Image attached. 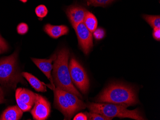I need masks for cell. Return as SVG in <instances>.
Returning a JSON list of instances; mask_svg holds the SVG:
<instances>
[{
  "instance_id": "6da1fadb",
  "label": "cell",
  "mask_w": 160,
  "mask_h": 120,
  "mask_svg": "<svg viewBox=\"0 0 160 120\" xmlns=\"http://www.w3.org/2000/svg\"><path fill=\"white\" fill-rule=\"evenodd\" d=\"M70 52L67 48H62L58 52L53 65L52 75L56 88L68 91L82 99V97L73 85L70 76L68 60Z\"/></svg>"
},
{
  "instance_id": "4316f807",
  "label": "cell",
  "mask_w": 160,
  "mask_h": 120,
  "mask_svg": "<svg viewBox=\"0 0 160 120\" xmlns=\"http://www.w3.org/2000/svg\"><path fill=\"white\" fill-rule=\"evenodd\" d=\"M5 102V100L4 98V92H3L2 88L0 86V104L3 103Z\"/></svg>"
},
{
  "instance_id": "cb8c5ba5",
  "label": "cell",
  "mask_w": 160,
  "mask_h": 120,
  "mask_svg": "<svg viewBox=\"0 0 160 120\" xmlns=\"http://www.w3.org/2000/svg\"><path fill=\"white\" fill-rule=\"evenodd\" d=\"M8 49V45L6 41L0 36V54L5 53Z\"/></svg>"
},
{
  "instance_id": "3957f363",
  "label": "cell",
  "mask_w": 160,
  "mask_h": 120,
  "mask_svg": "<svg viewBox=\"0 0 160 120\" xmlns=\"http://www.w3.org/2000/svg\"><path fill=\"white\" fill-rule=\"evenodd\" d=\"M90 111L97 113L107 118H129L137 120H145L139 109L129 110L127 106L113 103H89L87 105Z\"/></svg>"
},
{
  "instance_id": "ac0fdd59",
  "label": "cell",
  "mask_w": 160,
  "mask_h": 120,
  "mask_svg": "<svg viewBox=\"0 0 160 120\" xmlns=\"http://www.w3.org/2000/svg\"><path fill=\"white\" fill-rule=\"evenodd\" d=\"M114 0H86L89 5L105 7L112 3Z\"/></svg>"
},
{
  "instance_id": "484cf974",
  "label": "cell",
  "mask_w": 160,
  "mask_h": 120,
  "mask_svg": "<svg viewBox=\"0 0 160 120\" xmlns=\"http://www.w3.org/2000/svg\"><path fill=\"white\" fill-rule=\"evenodd\" d=\"M74 120H88L87 115L83 113H79L73 118Z\"/></svg>"
},
{
  "instance_id": "277c9868",
  "label": "cell",
  "mask_w": 160,
  "mask_h": 120,
  "mask_svg": "<svg viewBox=\"0 0 160 120\" xmlns=\"http://www.w3.org/2000/svg\"><path fill=\"white\" fill-rule=\"evenodd\" d=\"M17 52L0 60V83L7 87L15 89L19 82L24 83L22 74L17 67Z\"/></svg>"
},
{
  "instance_id": "83f0119b",
  "label": "cell",
  "mask_w": 160,
  "mask_h": 120,
  "mask_svg": "<svg viewBox=\"0 0 160 120\" xmlns=\"http://www.w3.org/2000/svg\"><path fill=\"white\" fill-rule=\"evenodd\" d=\"M19 1H21L22 2H24V3L27 2V1H28V0H19Z\"/></svg>"
},
{
  "instance_id": "8fae6325",
  "label": "cell",
  "mask_w": 160,
  "mask_h": 120,
  "mask_svg": "<svg viewBox=\"0 0 160 120\" xmlns=\"http://www.w3.org/2000/svg\"><path fill=\"white\" fill-rule=\"evenodd\" d=\"M62 90L65 97L66 98L73 115L78 111L86 108L87 106L86 104L84 103L82 100H80L78 97L70 92Z\"/></svg>"
},
{
  "instance_id": "ffe728a7",
  "label": "cell",
  "mask_w": 160,
  "mask_h": 120,
  "mask_svg": "<svg viewBox=\"0 0 160 120\" xmlns=\"http://www.w3.org/2000/svg\"><path fill=\"white\" fill-rule=\"evenodd\" d=\"M86 115H87V118L88 120H111L112 119L110 118H107L105 116L101 115V114L97 113H86Z\"/></svg>"
},
{
  "instance_id": "5bb4252c",
  "label": "cell",
  "mask_w": 160,
  "mask_h": 120,
  "mask_svg": "<svg viewBox=\"0 0 160 120\" xmlns=\"http://www.w3.org/2000/svg\"><path fill=\"white\" fill-rule=\"evenodd\" d=\"M16 96L18 97L23 103L32 106L36 100V94L31 90L22 88L16 90Z\"/></svg>"
},
{
  "instance_id": "2e32d148",
  "label": "cell",
  "mask_w": 160,
  "mask_h": 120,
  "mask_svg": "<svg viewBox=\"0 0 160 120\" xmlns=\"http://www.w3.org/2000/svg\"><path fill=\"white\" fill-rule=\"evenodd\" d=\"M83 24L91 33H93L97 29L98 20L94 15L88 11L83 20Z\"/></svg>"
},
{
  "instance_id": "52a82bcc",
  "label": "cell",
  "mask_w": 160,
  "mask_h": 120,
  "mask_svg": "<svg viewBox=\"0 0 160 120\" xmlns=\"http://www.w3.org/2000/svg\"><path fill=\"white\" fill-rule=\"evenodd\" d=\"M50 113V104L45 98L36 94L34 108L31 111L33 118L36 120H45Z\"/></svg>"
},
{
  "instance_id": "ba28073f",
  "label": "cell",
  "mask_w": 160,
  "mask_h": 120,
  "mask_svg": "<svg viewBox=\"0 0 160 120\" xmlns=\"http://www.w3.org/2000/svg\"><path fill=\"white\" fill-rule=\"evenodd\" d=\"M53 89L54 93V103L56 107L62 113L65 120H70L73 115L65 97L62 89L58 88Z\"/></svg>"
},
{
  "instance_id": "9c48e42d",
  "label": "cell",
  "mask_w": 160,
  "mask_h": 120,
  "mask_svg": "<svg viewBox=\"0 0 160 120\" xmlns=\"http://www.w3.org/2000/svg\"><path fill=\"white\" fill-rule=\"evenodd\" d=\"M88 11L82 6L78 5H72L67 8L66 10V15L72 26L83 23L84 17Z\"/></svg>"
},
{
  "instance_id": "9a60e30c",
  "label": "cell",
  "mask_w": 160,
  "mask_h": 120,
  "mask_svg": "<svg viewBox=\"0 0 160 120\" xmlns=\"http://www.w3.org/2000/svg\"><path fill=\"white\" fill-rule=\"evenodd\" d=\"M22 75L25 77L27 80L30 83L33 88L35 89L36 91L38 92H42L44 93L47 91V89L46 87V84L43 82L40 81L35 76H33L30 73L28 72H23L22 73Z\"/></svg>"
},
{
  "instance_id": "30bf717a",
  "label": "cell",
  "mask_w": 160,
  "mask_h": 120,
  "mask_svg": "<svg viewBox=\"0 0 160 120\" xmlns=\"http://www.w3.org/2000/svg\"><path fill=\"white\" fill-rule=\"evenodd\" d=\"M57 58V54H55L50 59H38L35 58H32L31 60L33 62L36 64L40 70L43 72L45 76L47 77L48 79L50 80L52 83V88H55V85L54 84L53 79L51 75L52 70L53 66L52 65V63Z\"/></svg>"
},
{
  "instance_id": "d6986e66",
  "label": "cell",
  "mask_w": 160,
  "mask_h": 120,
  "mask_svg": "<svg viewBox=\"0 0 160 120\" xmlns=\"http://www.w3.org/2000/svg\"><path fill=\"white\" fill-rule=\"evenodd\" d=\"M35 12L39 20H42L43 18L46 17L48 13V10L44 5H40L36 7Z\"/></svg>"
},
{
  "instance_id": "7c38bea8",
  "label": "cell",
  "mask_w": 160,
  "mask_h": 120,
  "mask_svg": "<svg viewBox=\"0 0 160 120\" xmlns=\"http://www.w3.org/2000/svg\"><path fill=\"white\" fill-rule=\"evenodd\" d=\"M45 32L52 38L57 39L64 35H67L69 32V28L66 26H52L47 24L45 26Z\"/></svg>"
},
{
  "instance_id": "d4e9b609",
  "label": "cell",
  "mask_w": 160,
  "mask_h": 120,
  "mask_svg": "<svg viewBox=\"0 0 160 120\" xmlns=\"http://www.w3.org/2000/svg\"><path fill=\"white\" fill-rule=\"evenodd\" d=\"M152 36L154 39L159 41L160 40V28H153Z\"/></svg>"
},
{
  "instance_id": "5b68a950",
  "label": "cell",
  "mask_w": 160,
  "mask_h": 120,
  "mask_svg": "<svg viewBox=\"0 0 160 120\" xmlns=\"http://www.w3.org/2000/svg\"><path fill=\"white\" fill-rule=\"evenodd\" d=\"M69 68L72 82L82 94H86L88 91L90 83L84 68L73 57L70 60Z\"/></svg>"
},
{
  "instance_id": "4fadbf2b",
  "label": "cell",
  "mask_w": 160,
  "mask_h": 120,
  "mask_svg": "<svg viewBox=\"0 0 160 120\" xmlns=\"http://www.w3.org/2000/svg\"><path fill=\"white\" fill-rule=\"evenodd\" d=\"M23 112L18 106L7 108L0 117V120H18L21 118Z\"/></svg>"
},
{
  "instance_id": "7a4b0ae2",
  "label": "cell",
  "mask_w": 160,
  "mask_h": 120,
  "mask_svg": "<svg viewBox=\"0 0 160 120\" xmlns=\"http://www.w3.org/2000/svg\"><path fill=\"white\" fill-rule=\"evenodd\" d=\"M96 102L123 105L127 107L139 103L137 93L132 87L123 84H112L96 98Z\"/></svg>"
},
{
  "instance_id": "7402d4cb",
  "label": "cell",
  "mask_w": 160,
  "mask_h": 120,
  "mask_svg": "<svg viewBox=\"0 0 160 120\" xmlns=\"http://www.w3.org/2000/svg\"><path fill=\"white\" fill-rule=\"evenodd\" d=\"M18 33L20 35H25L28 33V26L26 23H22L19 24L17 27Z\"/></svg>"
},
{
  "instance_id": "e0dca14e",
  "label": "cell",
  "mask_w": 160,
  "mask_h": 120,
  "mask_svg": "<svg viewBox=\"0 0 160 120\" xmlns=\"http://www.w3.org/2000/svg\"><path fill=\"white\" fill-rule=\"evenodd\" d=\"M143 18L153 28H160V16L143 15Z\"/></svg>"
},
{
  "instance_id": "44dd1931",
  "label": "cell",
  "mask_w": 160,
  "mask_h": 120,
  "mask_svg": "<svg viewBox=\"0 0 160 120\" xmlns=\"http://www.w3.org/2000/svg\"><path fill=\"white\" fill-rule=\"evenodd\" d=\"M16 98L18 106L21 109L22 111H23V112L29 111L32 108V106L29 105L27 104L23 103L22 101H21L20 99L18 97L16 96Z\"/></svg>"
},
{
  "instance_id": "8992f818",
  "label": "cell",
  "mask_w": 160,
  "mask_h": 120,
  "mask_svg": "<svg viewBox=\"0 0 160 120\" xmlns=\"http://www.w3.org/2000/svg\"><path fill=\"white\" fill-rule=\"evenodd\" d=\"M78 38L79 46L84 54H88L93 47L92 35L83 23H80L73 27Z\"/></svg>"
},
{
  "instance_id": "603a6c76",
  "label": "cell",
  "mask_w": 160,
  "mask_h": 120,
  "mask_svg": "<svg viewBox=\"0 0 160 120\" xmlns=\"http://www.w3.org/2000/svg\"><path fill=\"white\" fill-rule=\"evenodd\" d=\"M105 32L104 29L99 28L98 29H96L94 31L93 36L97 40H100L103 39L105 36Z\"/></svg>"
}]
</instances>
